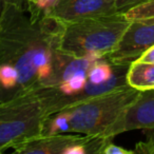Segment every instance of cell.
I'll return each mask as SVG.
<instances>
[{"instance_id":"7c38bea8","label":"cell","mask_w":154,"mask_h":154,"mask_svg":"<svg viewBox=\"0 0 154 154\" xmlns=\"http://www.w3.org/2000/svg\"><path fill=\"white\" fill-rule=\"evenodd\" d=\"M143 131L146 132V139L136 143L134 153L154 154V129Z\"/></svg>"},{"instance_id":"7a4b0ae2","label":"cell","mask_w":154,"mask_h":154,"mask_svg":"<svg viewBox=\"0 0 154 154\" xmlns=\"http://www.w3.org/2000/svg\"><path fill=\"white\" fill-rule=\"evenodd\" d=\"M122 12L64 24L60 50L74 56L108 55L130 24Z\"/></svg>"},{"instance_id":"e0dca14e","label":"cell","mask_w":154,"mask_h":154,"mask_svg":"<svg viewBox=\"0 0 154 154\" xmlns=\"http://www.w3.org/2000/svg\"><path fill=\"white\" fill-rule=\"evenodd\" d=\"M35 1H36V0H29V5H32V3H34Z\"/></svg>"},{"instance_id":"ba28073f","label":"cell","mask_w":154,"mask_h":154,"mask_svg":"<svg viewBox=\"0 0 154 154\" xmlns=\"http://www.w3.org/2000/svg\"><path fill=\"white\" fill-rule=\"evenodd\" d=\"M117 12L116 0H58L50 15L68 23Z\"/></svg>"},{"instance_id":"30bf717a","label":"cell","mask_w":154,"mask_h":154,"mask_svg":"<svg viewBox=\"0 0 154 154\" xmlns=\"http://www.w3.org/2000/svg\"><path fill=\"white\" fill-rule=\"evenodd\" d=\"M122 13L130 21L133 20L154 21V0H145L143 2L131 7Z\"/></svg>"},{"instance_id":"9c48e42d","label":"cell","mask_w":154,"mask_h":154,"mask_svg":"<svg viewBox=\"0 0 154 154\" xmlns=\"http://www.w3.org/2000/svg\"><path fill=\"white\" fill-rule=\"evenodd\" d=\"M128 85L139 91L154 89V63L134 60L130 63L127 74Z\"/></svg>"},{"instance_id":"2e32d148","label":"cell","mask_w":154,"mask_h":154,"mask_svg":"<svg viewBox=\"0 0 154 154\" xmlns=\"http://www.w3.org/2000/svg\"><path fill=\"white\" fill-rule=\"evenodd\" d=\"M138 60L154 63V45H152L150 49H148L143 54H141V55L138 57Z\"/></svg>"},{"instance_id":"4fadbf2b","label":"cell","mask_w":154,"mask_h":154,"mask_svg":"<svg viewBox=\"0 0 154 154\" xmlns=\"http://www.w3.org/2000/svg\"><path fill=\"white\" fill-rule=\"evenodd\" d=\"M134 153V150H128L125 149V148L117 146L115 143L109 141L108 145L106 146V148L103 149V154H133Z\"/></svg>"},{"instance_id":"9a60e30c","label":"cell","mask_w":154,"mask_h":154,"mask_svg":"<svg viewBox=\"0 0 154 154\" xmlns=\"http://www.w3.org/2000/svg\"><path fill=\"white\" fill-rule=\"evenodd\" d=\"M145 0H116V9L118 12H125L131 7L140 3Z\"/></svg>"},{"instance_id":"5b68a950","label":"cell","mask_w":154,"mask_h":154,"mask_svg":"<svg viewBox=\"0 0 154 154\" xmlns=\"http://www.w3.org/2000/svg\"><path fill=\"white\" fill-rule=\"evenodd\" d=\"M112 139L103 135L58 133L38 135L17 143L12 150L20 154H103Z\"/></svg>"},{"instance_id":"5bb4252c","label":"cell","mask_w":154,"mask_h":154,"mask_svg":"<svg viewBox=\"0 0 154 154\" xmlns=\"http://www.w3.org/2000/svg\"><path fill=\"white\" fill-rule=\"evenodd\" d=\"M9 5H14L19 9L29 11V0H0V13Z\"/></svg>"},{"instance_id":"6da1fadb","label":"cell","mask_w":154,"mask_h":154,"mask_svg":"<svg viewBox=\"0 0 154 154\" xmlns=\"http://www.w3.org/2000/svg\"><path fill=\"white\" fill-rule=\"evenodd\" d=\"M64 24L51 15L33 19L14 5L0 13V64L18 71V96L55 86Z\"/></svg>"},{"instance_id":"3957f363","label":"cell","mask_w":154,"mask_h":154,"mask_svg":"<svg viewBox=\"0 0 154 154\" xmlns=\"http://www.w3.org/2000/svg\"><path fill=\"white\" fill-rule=\"evenodd\" d=\"M139 92L127 86L66 108L63 110L69 115L68 132L103 135L135 100Z\"/></svg>"},{"instance_id":"8fae6325","label":"cell","mask_w":154,"mask_h":154,"mask_svg":"<svg viewBox=\"0 0 154 154\" xmlns=\"http://www.w3.org/2000/svg\"><path fill=\"white\" fill-rule=\"evenodd\" d=\"M58 0H36L29 5V13L33 19H38L43 16H48L53 11Z\"/></svg>"},{"instance_id":"52a82bcc","label":"cell","mask_w":154,"mask_h":154,"mask_svg":"<svg viewBox=\"0 0 154 154\" xmlns=\"http://www.w3.org/2000/svg\"><path fill=\"white\" fill-rule=\"evenodd\" d=\"M148 129H154V89L140 91L135 100L103 135L113 138L127 131Z\"/></svg>"},{"instance_id":"277c9868","label":"cell","mask_w":154,"mask_h":154,"mask_svg":"<svg viewBox=\"0 0 154 154\" xmlns=\"http://www.w3.org/2000/svg\"><path fill=\"white\" fill-rule=\"evenodd\" d=\"M48 116L35 92L0 101V153L41 135Z\"/></svg>"},{"instance_id":"8992f818","label":"cell","mask_w":154,"mask_h":154,"mask_svg":"<svg viewBox=\"0 0 154 154\" xmlns=\"http://www.w3.org/2000/svg\"><path fill=\"white\" fill-rule=\"evenodd\" d=\"M154 45V21L133 20L116 47L105 57L114 63L130 64Z\"/></svg>"}]
</instances>
